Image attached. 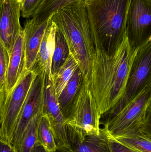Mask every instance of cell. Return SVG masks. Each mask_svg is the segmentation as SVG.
<instances>
[{"mask_svg":"<svg viewBox=\"0 0 151 152\" xmlns=\"http://www.w3.org/2000/svg\"><path fill=\"white\" fill-rule=\"evenodd\" d=\"M92 39L94 52L89 83L102 116L114 108L125 95L141 44H133L126 32L110 53L98 38Z\"/></svg>","mask_w":151,"mask_h":152,"instance_id":"1","label":"cell"},{"mask_svg":"<svg viewBox=\"0 0 151 152\" xmlns=\"http://www.w3.org/2000/svg\"><path fill=\"white\" fill-rule=\"evenodd\" d=\"M50 19L62 33L82 79L89 82L94 46L83 0L65 6L54 13Z\"/></svg>","mask_w":151,"mask_h":152,"instance_id":"2","label":"cell"},{"mask_svg":"<svg viewBox=\"0 0 151 152\" xmlns=\"http://www.w3.org/2000/svg\"><path fill=\"white\" fill-rule=\"evenodd\" d=\"M131 0H83L93 37L110 53L126 33Z\"/></svg>","mask_w":151,"mask_h":152,"instance_id":"3","label":"cell"},{"mask_svg":"<svg viewBox=\"0 0 151 152\" xmlns=\"http://www.w3.org/2000/svg\"><path fill=\"white\" fill-rule=\"evenodd\" d=\"M151 77L117 113L109 118L105 127L111 137H121L142 127L151 114Z\"/></svg>","mask_w":151,"mask_h":152,"instance_id":"4","label":"cell"},{"mask_svg":"<svg viewBox=\"0 0 151 152\" xmlns=\"http://www.w3.org/2000/svg\"><path fill=\"white\" fill-rule=\"evenodd\" d=\"M101 116L89 82L82 79L79 90L65 117L66 124L83 133L94 134L100 130Z\"/></svg>","mask_w":151,"mask_h":152,"instance_id":"5","label":"cell"},{"mask_svg":"<svg viewBox=\"0 0 151 152\" xmlns=\"http://www.w3.org/2000/svg\"><path fill=\"white\" fill-rule=\"evenodd\" d=\"M36 75L25 70L15 86L5 96L0 118V140L12 144L18 118Z\"/></svg>","mask_w":151,"mask_h":152,"instance_id":"6","label":"cell"},{"mask_svg":"<svg viewBox=\"0 0 151 152\" xmlns=\"http://www.w3.org/2000/svg\"><path fill=\"white\" fill-rule=\"evenodd\" d=\"M151 37H150L140 45L125 95L114 108L109 112L111 114L110 117L117 113L151 77Z\"/></svg>","mask_w":151,"mask_h":152,"instance_id":"7","label":"cell"},{"mask_svg":"<svg viewBox=\"0 0 151 152\" xmlns=\"http://www.w3.org/2000/svg\"><path fill=\"white\" fill-rule=\"evenodd\" d=\"M44 73L37 74L33 81L18 118L12 145L17 149L25 129L32 118L42 111L44 93Z\"/></svg>","mask_w":151,"mask_h":152,"instance_id":"8","label":"cell"},{"mask_svg":"<svg viewBox=\"0 0 151 152\" xmlns=\"http://www.w3.org/2000/svg\"><path fill=\"white\" fill-rule=\"evenodd\" d=\"M42 115L48 120L57 147L69 146L66 134V124L59 105L53 80L44 73V93Z\"/></svg>","mask_w":151,"mask_h":152,"instance_id":"9","label":"cell"},{"mask_svg":"<svg viewBox=\"0 0 151 152\" xmlns=\"http://www.w3.org/2000/svg\"><path fill=\"white\" fill-rule=\"evenodd\" d=\"M129 40L139 45L151 37V0H131L126 20Z\"/></svg>","mask_w":151,"mask_h":152,"instance_id":"10","label":"cell"},{"mask_svg":"<svg viewBox=\"0 0 151 152\" xmlns=\"http://www.w3.org/2000/svg\"><path fill=\"white\" fill-rule=\"evenodd\" d=\"M21 7L18 0H4L0 7V43L9 55L20 33Z\"/></svg>","mask_w":151,"mask_h":152,"instance_id":"11","label":"cell"},{"mask_svg":"<svg viewBox=\"0 0 151 152\" xmlns=\"http://www.w3.org/2000/svg\"><path fill=\"white\" fill-rule=\"evenodd\" d=\"M66 134L69 147L73 152H111V136L105 127L98 133L86 134L66 124Z\"/></svg>","mask_w":151,"mask_h":152,"instance_id":"12","label":"cell"},{"mask_svg":"<svg viewBox=\"0 0 151 152\" xmlns=\"http://www.w3.org/2000/svg\"><path fill=\"white\" fill-rule=\"evenodd\" d=\"M49 19L42 24H37L32 18L27 20L25 24L23 31L26 70L33 69Z\"/></svg>","mask_w":151,"mask_h":152,"instance_id":"13","label":"cell"},{"mask_svg":"<svg viewBox=\"0 0 151 152\" xmlns=\"http://www.w3.org/2000/svg\"><path fill=\"white\" fill-rule=\"evenodd\" d=\"M25 55L23 29L20 33L10 54L9 55L5 96L15 86L23 72L25 70Z\"/></svg>","mask_w":151,"mask_h":152,"instance_id":"14","label":"cell"},{"mask_svg":"<svg viewBox=\"0 0 151 152\" xmlns=\"http://www.w3.org/2000/svg\"><path fill=\"white\" fill-rule=\"evenodd\" d=\"M56 27L49 19L48 26L40 45L37 58L32 70L36 75L43 72L51 76V58L55 45V34Z\"/></svg>","mask_w":151,"mask_h":152,"instance_id":"15","label":"cell"},{"mask_svg":"<svg viewBox=\"0 0 151 152\" xmlns=\"http://www.w3.org/2000/svg\"><path fill=\"white\" fill-rule=\"evenodd\" d=\"M151 115L148 117L143 126L140 128L114 139L139 151L151 152Z\"/></svg>","mask_w":151,"mask_h":152,"instance_id":"16","label":"cell"},{"mask_svg":"<svg viewBox=\"0 0 151 152\" xmlns=\"http://www.w3.org/2000/svg\"><path fill=\"white\" fill-rule=\"evenodd\" d=\"M82 79V73L78 67L57 97L59 108L64 118L66 116L73 100L79 90Z\"/></svg>","mask_w":151,"mask_h":152,"instance_id":"17","label":"cell"},{"mask_svg":"<svg viewBox=\"0 0 151 152\" xmlns=\"http://www.w3.org/2000/svg\"><path fill=\"white\" fill-rule=\"evenodd\" d=\"M78 68V64L72 55L69 53L66 60L57 73L51 77L57 97L59 96Z\"/></svg>","mask_w":151,"mask_h":152,"instance_id":"18","label":"cell"},{"mask_svg":"<svg viewBox=\"0 0 151 152\" xmlns=\"http://www.w3.org/2000/svg\"><path fill=\"white\" fill-rule=\"evenodd\" d=\"M42 115V111L32 118L23 133L17 152H32L37 142V129Z\"/></svg>","mask_w":151,"mask_h":152,"instance_id":"19","label":"cell"},{"mask_svg":"<svg viewBox=\"0 0 151 152\" xmlns=\"http://www.w3.org/2000/svg\"><path fill=\"white\" fill-rule=\"evenodd\" d=\"M69 54L65 40L60 30L56 28L55 34V45L51 58V75L53 77L57 73L65 61Z\"/></svg>","mask_w":151,"mask_h":152,"instance_id":"20","label":"cell"},{"mask_svg":"<svg viewBox=\"0 0 151 152\" xmlns=\"http://www.w3.org/2000/svg\"><path fill=\"white\" fill-rule=\"evenodd\" d=\"M37 142L48 152H53L56 149L54 134L48 120L42 115L37 132Z\"/></svg>","mask_w":151,"mask_h":152,"instance_id":"21","label":"cell"},{"mask_svg":"<svg viewBox=\"0 0 151 152\" xmlns=\"http://www.w3.org/2000/svg\"><path fill=\"white\" fill-rule=\"evenodd\" d=\"M76 1L77 0H53L49 3L40 6L33 15L32 19L36 24H42L47 21L55 12Z\"/></svg>","mask_w":151,"mask_h":152,"instance_id":"22","label":"cell"},{"mask_svg":"<svg viewBox=\"0 0 151 152\" xmlns=\"http://www.w3.org/2000/svg\"><path fill=\"white\" fill-rule=\"evenodd\" d=\"M9 62V53L0 43V85L5 89Z\"/></svg>","mask_w":151,"mask_h":152,"instance_id":"23","label":"cell"},{"mask_svg":"<svg viewBox=\"0 0 151 152\" xmlns=\"http://www.w3.org/2000/svg\"><path fill=\"white\" fill-rule=\"evenodd\" d=\"M44 0H25L21 9L22 16L28 18L33 17Z\"/></svg>","mask_w":151,"mask_h":152,"instance_id":"24","label":"cell"},{"mask_svg":"<svg viewBox=\"0 0 151 152\" xmlns=\"http://www.w3.org/2000/svg\"><path fill=\"white\" fill-rule=\"evenodd\" d=\"M109 144L111 152H141L123 144L111 137Z\"/></svg>","mask_w":151,"mask_h":152,"instance_id":"25","label":"cell"},{"mask_svg":"<svg viewBox=\"0 0 151 152\" xmlns=\"http://www.w3.org/2000/svg\"><path fill=\"white\" fill-rule=\"evenodd\" d=\"M0 152H17L12 145L0 140Z\"/></svg>","mask_w":151,"mask_h":152,"instance_id":"26","label":"cell"},{"mask_svg":"<svg viewBox=\"0 0 151 152\" xmlns=\"http://www.w3.org/2000/svg\"><path fill=\"white\" fill-rule=\"evenodd\" d=\"M5 99V89L0 85V118Z\"/></svg>","mask_w":151,"mask_h":152,"instance_id":"27","label":"cell"},{"mask_svg":"<svg viewBox=\"0 0 151 152\" xmlns=\"http://www.w3.org/2000/svg\"><path fill=\"white\" fill-rule=\"evenodd\" d=\"M32 152H48L39 143L36 142L32 150Z\"/></svg>","mask_w":151,"mask_h":152,"instance_id":"28","label":"cell"},{"mask_svg":"<svg viewBox=\"0 0 151 152\" xmlns=\"http://www.w3.org/2000/svg\"><path fill=\"white\" fill-rule=\"evenodd\" d=\"M53 152H73L67 146H61L57 147L55 151Z\"/></svg>","mask_w":151,"mask_h":152,"instance_id":"29","label":"cell"},{"mask_svg":"<svg viewBox=\"0 0 151 152\" xmlns=\"http://www.w3.org/2000/svg\"><path fill=\"white\" fill-rule=\"evenodd\" d=\"M53 1V0H44L43 3L41 5H44V4H47L51 2V1ZM40 5V6H41Z\"/></svg>","mask_w":151,"mask_h":152,"instance_id":"30","label":"cell"},{"mask_svg":"<svg viewBox=\"0 0 151 152\" xmlns=\"http://www.w3.org/2000/svg\"><path fill=\"white\" fill-rule=\"evenodd\" d=\"M20 4V7H21V9L22 8V6H23V4H24V1L25 0H18Z\"/></svg>","mask_w":151,"mask_h":152,"instance_id":"31","label":"cell"},{"mask_svg":"<svg viewBox=\"0 0 151 152\" xmlns=\"http://www.w3.org/2000/svg\"><path fill=\"white\" fill-rule=\"evenodd\" d=\"M4 1V0H0V7H1V5L3 3Z\"/></svg>","mask_w":151,"mask_h":152,"instance_id":"32","label":"cell"}]
</instances>
